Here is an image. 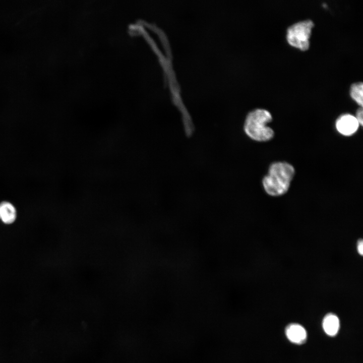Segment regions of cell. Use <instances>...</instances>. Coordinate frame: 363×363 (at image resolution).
Segmentation results:
<instances>
[{
	"label": "cell",
	"mask_w": 363,
	"mask_h": 363,
	"mask_svg": "<svg viewBox=\"0 0 363 363\" xmlns=\"http://www.w3.org/2000/svg\"><path fill=\"white\" fill-rule=\"evenodd\" d=\"M16 218V210L10 202H3L0 204V219L5 223H12Z\"/></svg>",
	"instance_id": "obj_7"
},
{
	"label": "cell",
	"mask_w": 363,
	"mask_h": 363,
	"mask_svg": "<svg viewBox=\"0 0 363 363\" xmlns=\"http://www.w3.org/2000/svg\"><path fill=\"white\" fill-rule=\"evenodd\" d=\"M272 119L271 114L267 110L255 109L247 115L244 125V130L246 134L254 141H269L274 136V131L267 126Z\"/></svg>",
	"instance_id": "obj_2"
},
{
	"label": "cell",
	"mask_w": 363,
	"mask_h": 363,
	"mask_svg": "<svg viewBox=\"0 0 363 363\" xmlns=\"http://www.w3.org/2000/svg\"><path fill=\"white\" fill-rule=\"evenodd\" d=\"M349 93L352 99L360 107L362 106L363 84L361 82H356L350 86Z\"/></svg>",
	"instance_id": "obj_8"
},
{
	"label": "cell",
	"mask_w": 363,
	"mask_h": 363,
	"mask_svg": "<svg viewBox=\"0 0 363 363\" xmlns=\"http://www.w3.org/2000/svg\"><path fill=\"white\" fill-rule=\"evenodd\" d=\"M322 326L325 332L327 335L331 336H335L339 329V319L335 314H327L323 318Z\"/></svg>",
	"instance_id": "obj_6"
},
{
	"label": "cell",
	"mask_w": 363,
	"mask_h": 363,
	"mask_svg": "<svg viewBox=\"0 0 363 363\" xmlns=\"http://www.w3.org/2000/svg\"><path fill=\"white\" fill-rule=\"evenodd\" d=\"M285 334L288 340L292 343L301 344L305 342L307 337L306 329L297 323L288 325L285 329Z\"/></svg>",
	"instance_id": "obj_5"
},
{
	"label": "cell",
	"mask_w": 363,
	"mask_h": 363,
	"mask_svg": "<svg viewBox=\"0 0 363 363\" xmlns=\"http://www.w3.org/2000/svg\"><path fill=\"white\" fill-rule=\"evenodd\" d=\"M314 26V22L309 19L290 25L286 31L287 42L292 46L306 50L310 46V38Z\"/></svg>",
	"instance_id": "obj_3"
},
{
	"label": "cell",
	"mask_w": 363,
	"mask_h": 363,
	"mask_svg": "<svg viewBox=\"0 0 363 363\" xmlns=\"http://www.w3.org/2000/svg\"><path fill=\"white\" fill-rule=\"evenodd\" d=\"M359 126L355 117L349 113L341 115L336 122L337 130L340 134L345 136H349L354 134Z\"/></svg>",
	"instance_id": "obj_4"
},
{
	"label": "cell",
	"mask_w": 363,
	"mask_h": 363,
	"mask_svg": "<svg viewBox=\"0 0 363 363\" xmlns=\"http://www.w3.org/2000/svg\"><path fill=\"white\" fill-rule=\"evenodd\" d=\"M357 250L360 255H362L363 242L362 239H359L357 243Z\"/></svg>",
	"instance_id": "obj_10"
},
{
	"label": "cell",
	"mask_w": 363,
	"mask_h": 363,
	"mask_svg": "<svg viewBox=\"0 0 363 363\" xmlns=\"http://www.w3.org/2000/svg\"><path fill=\"white\" fill-rule=\"evenodd\" d=\"M362 114H363V111H362V107H360V108H358L356 112V115L354 116L357 119V122L359 123V125L360 126L362 125Z\"/></svg>",
	"instance_id": "obj_9"
},
{
	"label": "cell",
	"mask_w": 363,
	"mask_h": 363,
	"mask_svg": "<svg viewBox=\"0 0 363 363\" xmlns=\"http://www.w3.org/2000/svg\"><path fill=\"white\" fill-rule=\"evenodd\" d=\"M294 172V167L287 162L272 163L268 174L263 179L265 191L272 196L283 195L288 191Z\"/></svg>",
	"instance_id": "obj_1"
}]
</instances>
